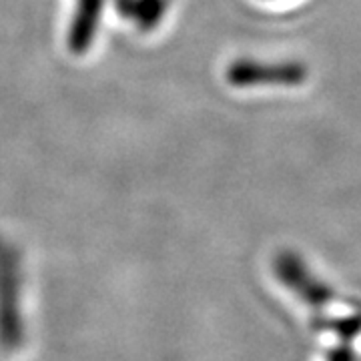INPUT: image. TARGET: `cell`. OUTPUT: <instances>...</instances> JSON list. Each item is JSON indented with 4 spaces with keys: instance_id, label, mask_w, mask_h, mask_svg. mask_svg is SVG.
Here are the masks:
<instances>
[{
    "instance_id": "cell-1",
    "label": "cell",
    "mask_w": 361,
    "mask_h": 361,
    "mask_svg": "<svg viewBox=\"0 0 361 361\" xmlns=\"http://www.w3.org/2000/svg\"><path fill=\"white\" fill-rule=\"evenodd\" d=\"M310 78V66L301 61L235 59L225 68V80L233 89H295Z\"/></svg>"
},
{
    "instance_id": "cell-2",
    "label": "cell",
    "mask_w": 361,
    "mask_h": 361,
    "mask_svg": "<svg viewBox=\"0 0 361 361\" xmlns=\"http://www.w3.org/2000/svg\"><path fill=\"white\" fill-rule=\"evenodd\" d=\"M273 273L291 293H295L303 303H307L311 310H322L336 299L334 289L323 283L319 277H315L303 257L291 249H283L275 255Z\"/></svg>"
},
{
    "instance_id": "cell-3",
    "label": "cell",
    "mask_w": 361,
    "mask_h": 361,
    "mask_svg": "<svg viewBox=\"0 0 361 361\" xmlns=\"http://www.w3.org/2000/svg\"><path fill=\"white\" fill-rule=\"evenodd\" d=\"M101 11V0H78V11L75 25L71 26V47L75 51H82L87 40L94 35L97 16Z\"/></svg>"
},
{
    "instance_id": "cell-4",
    "label": "cell",
    "mask_w": 361,
    "mask_h": 361,
    "mask_svg": "<svg viewBox=\"0 0 361 361\" xmlns=\"http://www.w3.org/2000/svg\"><path fill=\"white\" fill-rule=\"evenodd\" d=\"M315 329H325V331H331L345 341H351L361 334V315H349V317H339V319L317 317Z\"/></svg>"
},
{
    "instance_id": "cell-5",
    "label": "cell",
    "mask_w": 361,
    "mask_h": 361,
    "mask_svg": "<svg viewBox=\"0 0 361 361\" xmlns=\"http://www.w3.org/2000/svg\"><path fill=\"white\" fill-rule=\"evenodd\" d=\"M325 361H357V355H355V351H353L351 345L341 343V345H336L334 349H329Z\"/></svg>"
},
{
    "instance_id": "cell-6",
    "label": "cell",
    "mask_w": 361,
    "mask_h": 361,
    "mask_svg": "<svg viewBox=\"0 0 361 361\" xmlns=\"http://www.w3.org/2000/svg\"><path fill=\"white\" fill-rule=\"evenodd\" d=\"M167 2H169V4H171V0H167Z\"/></svg>"
}]
</instances>
